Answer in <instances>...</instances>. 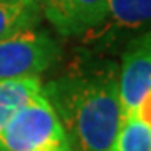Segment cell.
Instances as JSON below:
<instances>
[{"label":"cell","mask_w":151,"mask_h":151,"mask_svg":"<svg viewBox=\"0 0 151 151\" xmlns=\"http://www.w3.org/2000/svg\"><path fill=\"white\" fill-rule=\"evenodd\" d=\"M9 151H72L59 116L42 92L22 106L0 131Z\"/></svg>","instance_id":"cell-2"},{"label":"cell","mask_w":151,"mask_h":151,"mask_svg":"<svg viewBox=\"0 0 151 151\" xmlns=\"http://www.w3.org/2000/svg\"><path fill=\"white\" fill-rule=\"evenodd\" d=\"M42 15L62 37H82L108 15L109 0H40Z\"/></svg>","instance_id":"cell-6"},{"label":"cell","mask_w":151,"mask_h":151,"mask_svg":"<svg viewBox=\"0 0 151 151\" xmlns=\"http://www.w3.org/2000/svg\"><path fill=\"white\" fill-rule=\"evenodd\" d=\"M42 17L40 0H0V40L39 27Z\"/></svg>","instance_id":"cell-7"},{"label":"cell","mask_w":151,"mask_h":151,"mask_svg":"<svg viewBox=\"0 0 151 151\" xmlns=\"http://www.w3.org/2000/svg\"><path fill=\"white\" fill-rule=\"evenodd\" d=\"M62 49L47 30L25 29L0 40V81L39 77L60 59Z\"/></svg>","instance_id":"cell-3"},{"label":"cell","mask_w":151,"mask_h":151,"mask_svg":"<svg viewBox=\"0 0 151 151\" xmlns=\"http://www.w3.org/2000/svg\"><path fill=\"white\" fill-rule=\"evenodd\" d=\"M0 151H9V150H7L5 146H4V145H2V143H0Z\"/></svg>","instance_id":"cell-11"},{"label":"cell","mask_w":151,"mask_h":151,"mask_svg":"<svg viewBox=\"0 0 151 151\" xmlns=\"http://www.w3.org/2000/svg\"><path fill=\"white\" fill-rule=\"evenodd\" d=\"M118 82L124 121L134 116L138 104L151 89V29L128 40L121 54Z\"/></svg>","instance_id":"cell-4"},{"label":"cell","mask_w":151,"mask_h":151,"mask_svg":"<svg viewBox=\"0 0 151 151\" xmlns=\"http://www.w3.org/2000/svg\"><path fill=\"white\" fill-rule=\"evenodd\" d=\"M109 151H151V129L136 116L124 119Z\"/></svg>","instance_id":"cell-9"},{"label":"cell","mask_w":151,"mask_h":151,"mask_svg":"<svg viewBox=\"0 0 151 151\" xmlns=\"http://www.w3.org/2000/svg\"><path fill=\"white\" fill-rule=\"evenodd\" d=\"M40 92L42 82L39 77L0 81V131L5 128V124L22 106H25Z\"/></svg>","instance_id":"cell-8"},{"label":"cell","mask_w":151,"mask_h":151,"mask_svg":"<svg viewBox=\"0 0 151 151\" xmlns=\"http://www.w3.org/2000/svg\"><path fill=\"white\" fill-rule=\"evenodd\" d=\"M151 29V0H109L108 15L84 35L94 49H109Z\"/></svg>","instance_id":"cell-5"},{"label":"cell","mask_w":151,"mask_h":151,"mask_svg":"<svg viewBox=\"0 0 151 151\" xmlns=\"http://www.w3.org/2000/svg\"><path fill=\"white\" fill-rule=\"evenodd\" d=\"M42 87L64 126L72 151L111 150L123 123L114 62H76Z\"/></svg>","instance_id":"cell-1"},{"label":"cell","mask_w":151,"mask_h":151,"mask_svg":"<svg viewBox=\"0 0 151 151\" xmlns=\"http://www.w3.org/2000/svg\"><path fill=\"white\" fill-rule=\"evenodd\" d=\"M134 116L138 119H141V121L151 129V89H150V92L141 99V103L138 104V108H136V111H134Z\"/></svg>","instance_id":"cell-10"}]
</instances>
